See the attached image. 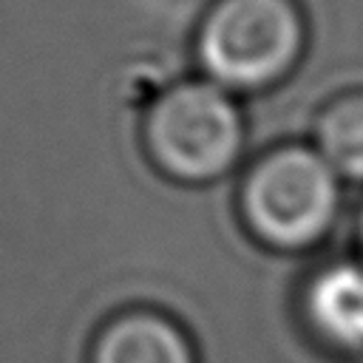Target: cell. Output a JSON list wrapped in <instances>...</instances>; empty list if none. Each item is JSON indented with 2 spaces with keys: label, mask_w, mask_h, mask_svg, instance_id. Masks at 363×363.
I'll list each match as a JSON object with an SVG mask.
<instances>
[{
  "label": "cell",
  "mask_w": 363,
  "mask_h": 363,
  "mask_svg": "<svg viewBox=\"0 0 363 363\" xmlns=\"http://www.w3.org/2000/svg\"><path fill=\"white\" fill-rule=\"evenodd\" d=\"M306 48L301 0H210L193 31L196 74L238 99L284 85Z\"/></svg>",
  "instance_id": "obj_3"
},
{
  "label": "cell",
  "mask_w": 363,
  "mask_h": 363,
  "mask_svg": "<svg viewBox=\"0 0 363 363\" xmlns=\"http://www.w3.org/2000/svg\"><path fill=\"white\" fill-rule=\"evenodd\" d=\"M354 233H357V244H360V252H363V201L357 207V221H354Z\"/></svg>",
  "instance_id": "obj_7"
},
{
  "label": "cell",
  "mask_w": 363,
  "mask_h": 363,
  "mask_svg": "<svg viewBox=\"0 0 363 363\" xmlns=\"http://www.w3.org/2000/svg\"><path fill=\"white\" fill-rule=\"evenodd\" d=\"M343 207V182L312 142H278L247 162L235 187L244 233L278 255L320 247Z\"/></svg>",
  "instance_id": "obj_1"
},
{
  "label": "cell",
  "mask_w": 363,
  "mask_h": 363,
  "mask_svg": "<svg viewBox=\"0 0 363 363\" xmlns=\"http://www.w3.org/2000/svg\"><path fill=\"white\" fill-rule=\"evenodd\" d=\"M309 142L343 184H363V88L329 96L312 119Z\"/></svg>",
  "instance_id": "obj_6"
},
{
  "label": "cell",
  "mask_w": 363,
  "mask_h": 363,
  "mask_svg": "<svg viewBox=\"0 0 363 363\" xmlns=\"http://www.w3.org/2000/svg\"><path fill=\"white\" fill-rule=\"evenodd\" d=\"M88 363H201V357L179 318L156 306H128L96 329Z\"/></svg>",
  "instance_id": "obj_5"
},
{
  "label": "cell",
  "mask_w": 363,
  "mask_h": 363,
  "mask_svg": "<svg viewBox=\"0 0 363 363\" xmlns=\"http://www.w3.org/2000/svg\"><path fill=\"white\" fill-rule=\"evenodd\" d=\"M306 335L337 357L363 354V252L315 267L298 292Z\"/></svg>",
  "instance_id": "obj_4"
},
{
  "label": "cell",
  "mask_w": 363,
  "mask_h": 363,
  "mask_svg": "<svg viewBox=\"0 0 363 363\" xmlns=\"http://www.w3.org/2000/svg\"><path fill=\"white\" fill-rule=\"evenodd\" d=\"M147 164L182 187H210L238 170L247 153L241 99L193 74L164 85L142 113Z\"/></svg>",
  "instance_id": "obj_2"
}]
</instances>
